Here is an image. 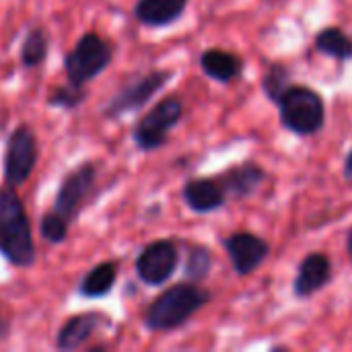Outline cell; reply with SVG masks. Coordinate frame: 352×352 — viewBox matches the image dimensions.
I'll return each instance as SVG.
<instances>
[{"label": "cell", "mask_w": 352, "mask_h": 352, "mask_svg": "<svg viewBox=\"0 0 352 352\" xmlns=\"http://www.w3.org/2000/svg\"><path fill=\"white\" fill-rule=\"evenodd\" d=\"M39 161V144L31 126L21 124L10 130L2 157V171L6 186L21 188L35 171Z\"/></svg>", "instance_id": "7"}, {"label": "cell", "mask_w": 352, "mask_h": 352, "mask_svg": "<svg viewBox=\"0 0 352 352\" xmlns=\"http://www.w3.org/2000/svg\"><path fill=\"white\" fill-rule=\"evenodd\" d=\"M109 326H111L109 318L99 311H82V314L70 316L60 326L54 346L62 352L76 351L82 344H87L95 336V332H99L101 328H109Z\"/></svg>", "instance_id": "11"}, {"label": "cell", "mask_w": 352, "mask_h": 352, "mask_svg": "<svg viewBox=\"0 0 352 352\" xmlns=\"http://www.w3.org/2000/svg\"><path fill=\"white\" fill-rule=\"evenodd\" d=\"M95 182H97L95 163H91V161L78 163L74 169H70L62 177L58 192L54 196V206L50 210L72 225L76 221V217L80 214V210L85 208L89 196L93 194Z\"/></svg>", "instance_id": "8"}, {"label": "cell", "mask_w": 352, "mask_h": 352, "mask_svg": "<svg viewBox=\"0 0 352 352\" xmlns=\"http://www.w3.org/2000/svg\"><path fill=\"white\" fill-rule=\"evenodd\" d=\"M262 87H264V93L268 95V99H272V101L276 103L278 97L291 87V85H289V70H287L285 66L274 64V66L266 72Z\"/></svg>", "instance_id": "23"}, {"label": "cell", "mask_w": 352, "mask_h": 352, "mask_svg": "<svg viewBox=\"0 0 352 352\" xmlns=\"http://www.w3.org/2000/svg\"><path fill=\"white\" fill-rule=\"evenodd\" d=\"M346 245H349V254H351V260H352V229L349 231V243H346Z\"/></svg>", "instance_id": "26"}, {"label": "cell", "mask_w": 352, "mask_h": 352, "mask_svg": "<svg viewBox=\"0 0 352 352\" xmlns=\"http://www.w3.org/2000/svg\"><path fill=\"white\" fill-rule=\"evenodd\" d=\"M113 62V45L97 31L82 33L74 47L64 56L62 68L72 85H87Z\"/></svg>", "instance_id": "3"}, {"label": "cell", "mask_w": 352, "mask_h": 352, "mask_svg": "<svg viewBox=\"0 0 352 352\" xmlns=\"http://www.w3.org/2000/svg\"><path fill=\"white\" fill-rule=\"evenodd\" d=\"M179 252L175 241L157 239L144 245L136 258V274L146 287H163L177 270Z\"/></svg>", "instance_id": "9"}, {"label": "cell", "mask_w": 352, "mask_h": 352, "mask_svg": "<svg viewBox=\"0 0 352 352\" xmlns=\"http://www.w3.org/2000/svg\"><path fill=\"white\" fill-rule=\"evenodd\" d=\"M188 8V0H138L134 16L146 27H169Z\"/></svg>", "instance_id": "14"}, {"label": "cell", "mask_w": 352, "mask_h": 352, "mask_svg": "<svg viewBox=\"0 0 352 352\" xmlns=\"http://www.w3.org/2000/svg\"><path fill=\"white\" fill-rule=\"evenodd\" d=\"M182 196H184V202L188 204V208L194 210V212H200V214L219 210L225 204V198H227L221 182H214L210 177L190 179L184 186Z\"/></svg>", "instance_id": "13"}, {"label": "cell", "mask_w": 352, "mask_h": 352, "mask_svg": "<svg viewBox=\"0 0 352 352\" xmlns=\"http://www.w3.org/2000/svg\"><path fill=\"white\" fill-rule=\"evenodd\" d=\"M0 256L14 268L35 264V241L27 208L16 188H0Z\"/></svg>", "instance_id": "1"}, {"label": "cell", "mask_w": 352, "mask_h": 352, "mask_svg": "<svg viewBox=\"0 0 352 352\" xmlns=\"http://www.w3.org/2000/svg\"><path fill=\"white\" fill-rule=\"evenodd\" d=\"M330 278H332V264H330L328 256L314 252L299 266V272H297L295 285H293L295 295L311 297L314 293L322 291L330 283Z\"/></svg>", "instance_id": "12"}, {"label": "cell", "mask_w": 352, "mask_h": 352, "mask_svg": "<svg viewBox=\"0 0 352 352\" xmlns=\"http://www.w3.org/2000/svg\"><path fill=\"white\" fill-rule=\"evenodd\" d=\"M118 272H120L118 260L99 262L78 280V295L85 299H101L109 295L116 287Z\"/></svg>", "instance_id": "16"}, {"label": "cell", "mask_w": 352, "mask_h": 352, "mask_svg": "<svg viewBox=\"0 0 352 352\" xmlns=\"http://www.w3.org/2000/svg\"><path fill=\"white\" fill-rule=\"evenodd\" d=\"M210 303V293L196 283H177L165 289L144 311L142 324L148 332H171L188 324Z\"/></svg>", "instance_id": "2"}, {"label": "cell", "mask_w": 352, "mask_h": 352, "mask_svg": "<svg viewBox=\"0 0 352 352\" xmlns=\"http://www.w3.org/2000/svg\"><path fill=\"white\" fill-rule=\"evenodd\" d=\"M47 54H50V37H47L45 29L31 27L25 33L21 50H19L21 64L25 68H37L47 60Z\"/></svg>", "instance_id": "18"}, {"label": "cell", "mask_w": 352, "mask_h": 352, "mask_svg": "<svg viewBox=\"0 0 352 352\" xmlns=\"http://www.w3.org/2000/svg\"><path fill=\"white\" fill-rule=\"evenodd\" d=\"M223 245L233 264V270L239 276H248V274L256 272L270 254V245L262 237H258L254 233H245V231L229 235L223 241Z\"/></svg>", "instance_id": "10"}, {"label": "cell", "mask_w": 352, "mask_h": 352, "mask_svg": "<svg viewBox=\"0 0 352 352\" xmlns=\"http://www.w3.org/2000/svg\"><path fill=\"white\" fill-rule=\"evenodd\" d=\"M89 97V91L85 85H72L66 80V85H58L50 91L45 97V105L54 109H64V111H74L78 109Z\"/></svg>", "instance_id": "20"}, {"label": "cell", "mask_w": 352, "mask_h": 352, "mask_svg": "<svg viewBox=\"0 0 352 352\" xmlns=\"http://www.w3.org/2000/svg\"><path fill=\"white\" fill-rule=\"evenodd\" d=\"M316 47L326 56L338 60H352V39L338 27L322 29L316 35Z\"/></svg>", "instance_id": "19"}, {"label": "cell", "mask_w": 352, "mask_h": 352, "mask_svg": "<svg viewBox=\"0 0 352 352\" xmlns=\"http://www.w3.org/2000/svg\"><path fill=\"white\" fill-rule=\"evenodd\" d=\"M171 70H148L144 74L130 78L126 85L120 87L116 95L107 99V103L103 105V118L120 120L126 113L138 111L171 80Z\"/></svg>", "instance_id": "6"}, {"label": "cell", "mask_w": 352, "mask_h": 352, "mask_svg": "<svg viewBox=\"0 0 352 352\" xmlns=\"http://www.w3.org/2000/svg\"><path fill=\"white\" fill-rule=\"evenodd\" d=\"M10 332H12L10 322L0 314V342H6V340H8V336H10Z\"/></svg>", "instance_id": "24"}, {"label": "cell", "mask_w": 352, "mask_h": 352, "mask_svg": "<svg viewBox=\"0 0 352 352\" xmlns=\"http://www.w3.org/2000/svg\"><path fill=\"white\" fill-rule=\"evenodd\" d=\"M184 103L179 97L169 95L157 101L132 128V142L142 153H153L167 142L169 132L179 124Z\"/></svg>", "instance_id": "5"}, {"label": "cell", "mask_w": 352, "mask_h": 352, "mask_svg": "<svg viewBox=\"0 0 352 352\" xmlns=\"http://www.w3.org/2000/svg\"><path fill=\"white\" fill-rule=\"evenodd\" d=\"M68 231H70V223H66L64 219H60L56 212L45 210L39 219V235L52 243V245H60L68 239Z\"/></svg>", "instance_id": "21"}, {"label": "cell", "mask_w": 352, "mask_h": 352, "mask_svg": "<svg viewBox=\"0 0 352 352\" xmlns=\"http://www.w3.org/2000/svg\"><path fill=\"white\" fill-rule=\"evenodd\" d=\"M264 179H266V171L260 165L243 163V165L231 167L221 177V186H223L225 194H229L233 198H248L264 184Z\"/></svg>", "instance_id": "15"}, {"label": "cell", "mask_w": 352, "mask_h": 352, "mask_svg": "<svg viewBox=\"0 0 352 352\" xmlns=\"http://www.w3.org/2000/svg\"><path fill=\"white\" fill-rule=\"evenodd\" d=\"M280 122L287 130L299 136H311L322 130L326 109L324 99L309 87L291 85L276 101Z\"/></svg>", "instance_id": "4"}, {"label": "cell", "mask_w": 352, "mask_h": 352, "mask_svg": "<svg viewBox=\"0 0 352 352\" xmlns=\"http://www.w3.org/2000/svg\"><path fill=\"white\" fill-rule=\"evenodd\" d=\"M200 68L208 78H212L217 82H231L241 74L243 62H241L239 56H235L231 52L212 47V50L202 52Z\"/></svg>", "instance_id": "17"}, {"label": "cell", "mask_w": 352, "mask_h": 352, "mask_svg": "<svg viewBox=\"0 0 352 352\" xmlns=\"http://www.w3.org/2000/svg\"><path fill=\"white\" fill-rule=\"evenodd\" d=\"M210 266H212V256L206 248L202 245H192L190 248V254H188V260H186V276L192 280V283H198L202 278L208 276L210 272Z\"/></svg>", "instance_id": "22"}, {"label": "cell", "mask_w": 352, "mask_h": 352, "mask_svg": "<svg viewBox=\"0 0 352 352\" xmlns=\"http://www.w3.org/2000/svg\"><path fill=\"white\" fill-rule=\"evenodd\" d=\"M344 175H346L349 179H352V148L351 153L346 155V161H344Z\"/></svg>", "instance_id": "25"}]
</instances>
